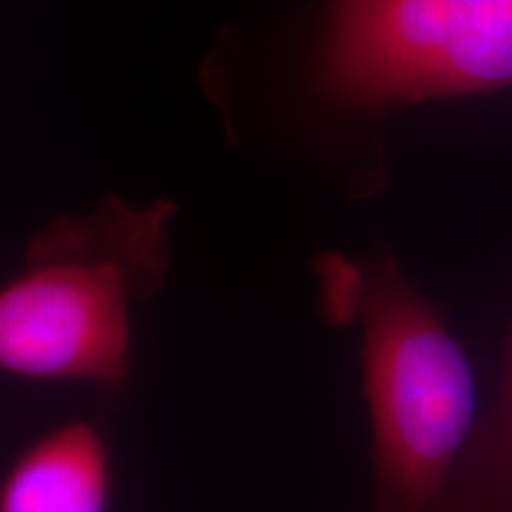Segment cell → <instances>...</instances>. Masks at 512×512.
Instances as JSON below:
<instances>
[{"mask_svg": "<svg viewBox=\"0 0 512 512\" xmlns=\"http://www.w3.org/2000/svg\"><path fill=\"white\" fill-rule=\"evenodd\" d=\"M318 273L330 316L361 330L366 512H444L479 425L470 358L392 256L366 266L330 256Z\"/></svg>", "mask_w": 512, "mask_h": 512, "instance_id": "cell-1", "label": "cell"}, {"mask_svg": "<svg viewBox=\"0 0 512 512\" xmlns=\"http://www.w3.org/2000/svg\"><path fill=\"white\" fill-rule=\"evenodd\" d=\"M174 207L102 202L29 242L0 297V366L36 382L121 389L131 380L133 306L164 285Z\"/></svg>", "mask_w": 512, "mask_h": 512, "instance_id": "cell-2", "label": "cell"}, {"mask_svg": "<svg viewBox=\"0 0 512 512\" xmlns=\"http://www.w3.org/2000/svg\"><path fill=\"white\" fill-rule=\"evenodd\" d=\"M325 79L366 102L512 86V0H342Z\"/></svg>", "mask_w": 512, "mask_h": 512, "instance_id": "cell-3", "label": "cell"}, {"mask_svg": "<svg viewBox=\"0 0 512 512\" xmlns=\"http://www.w3.org/2000/svg\"><path fill=\"white\" fill-rule=\"evenodd\" d=\"M110 463L105 434L93 422H64L12 463L0 512H110Z\"/></svg>", "mask_w": 512, "mask_h": 512, "instance_id": "cell-4", "label": "cell"}, {"mask_svg": "<svg viewBox=\"0 0 512 512\" xmlns=\"http://www.w3.org/2000/svg\"><path fill=\"white\" fill-rule=\"evenodd\" d=\"M444 512H512V330L496 396L479 418Z\"/></svg>", "mask_w": 512, "mask_h": 512, "instance_id": "cell-5", "label": "cell"}]
</instances>
